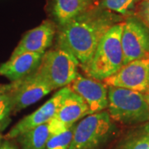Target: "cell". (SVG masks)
<instances>
[{"label":"cell","instance_id":"obj_1","mask_svg":"<svg viewBox=\"0 0 149 149\" xmlns=\"http://www.w3.org/2000/svg\"><path fill=\"white\" fill-rule=\"evenodd\" d=\"M123 21V16L104 10L97 4L57 27L56 46L70 52L84 70L105 33Z\"/></svg>","mask_w":149,"mask_h":149},{"label":"cell","instance_id":"obj_2","mask_svg":"<svg viewBox=\"0 0 149 149\" xmlns=\"http://www.w3.org/2000/svg\"><path fill=\"white\" fill-rule=\"evenodd\" d=\"M123 22L110 27L100 42L91 61L83 70L88 77L103 81L117 73L123 65Z\"/></svg>","mask_w":149,"mask_h":149},{"label":"cell","instance_id":"obj_3","mask_svg":"<svg viewBox=\"0 0 149 149\" xmlns=\"http://www.w3.org/2000/svg\"><path fill=\"white\" fill-rule=\"evenodd\" d=\"M108 113L114 122L139 125L149 121V105L143 93L108 86Z\"/></svg>","mask_w":149,"mask_h":149},{"label":"cell","instance_id":"obj_4","mask_svg":"<svg viewBox=\"0 0 149 149\" xmlns=\"http://www.w3.org/2000/svg\"><path fill=\"white\" fill-rule=\"evenodd\" d=\"M118 128L107 111L87 115L74 126L68 149H103Z\"/></svg>","mask_w":149,"mask_h":149},{"label":"cell","instance_id":"obj_5","mask_svg":"<svg viewBox=\"0 0 149 149\" xmlns=\"http://www.w3.org/2000/svg\"><path fill=\"white\" fill-rule=\"evenodd\" d=\"M79 62L64 48L56 47L43 55L37 72L52 91L61 89L73 81L78 74Z\"/></svg>","mask_w":149,"mask_h":149},{"label":"cell","instance_id":"obj_6","mask_svg":"<svg viewBox=\"0 0 149 149\" xmlns=\"http://www.w3.org/2000/svg\"><path fill=\"white\" fill-rule=\"evenodd\" d=\"M52 91L51 87L38 74L37 70L8 85H0V94L10 97L13 112H18L32 105Z\"/></svg>","mask_w":149,"mask_h":149},{"label":"cell","instance_id":"obj_7","mask_svg":"<svg viewBox=\"0 0 149 149\" xmlns=\"http://www.w3.org/2000/svg\"><path fill=\"white\" fill-rule=\"evenodd\" d=\"M121 44L123 65L149 57V28L134 15L126 17L123 22Z\"/></svg>","mask_w":149,"mask_h":149},{"label":"cell","instance_id":"obj_8","mask_svg":"<svg viewBox=\"0 0 149 149\" xmlns=\"http://www.w3.org/2000/svg\"><path fill=\"white\" fill-rule=\"evenodd\" d=\"M103 82L107 86L124 88L144 94L149 90V57L123 65L117 73Z\"/></svg>","mask_w":149,"mask_h":149},{"label":"cell","instance_id":"obj_9","mask_svg":"<svg viewBox=\"0 0 149 149\" xmlns=\"http://www.w3.org/2000/svg\"><path fill=\"white\" fill-rule=\"evenodd\" d=\"M70 91V90L68 86L60 89L42 106L17 123L11 128L10 131L6 134V139H17L22 134L27 133L33 128L47 123L52 118L55 117L59 108Z\"/></svg>","mask_w":149,"mask_h":149},{"label":"cell","instance_id":"obj_10","mask_svg":"<svg viewBox=\"0 0 149 149\" xmlns=\"http://www.w3.org/2000/svg\"><path fill=\"white\" fill-rule=\"evenodd\" d=\"M68 87L83 99L91 114L105 111L108 107V86L103 81L78 73Z\"/></svg>","mask_w":149,"mask_h":149},{"label":"cell","instance_id":"obj_11","mask_svg":"<svg viewBox=\"0 0 149 149\" xmlns=\"http://www.w3.org/2000/svg\"><path fill=\"white\" fill-rule=\"evenodd\" d=\"M90 110L83 99L70 91L65 98L53 118L48 123L51 135L62 133L82 118L90 115Z\"/></svg>","mask_w":149,"mask_h":149},{"label":"cell","instance_id":"obj_12","mask_svg":"<svg viewBox=\"0 0 149 149\" xmlns=\"http://www.w3.org/2000/svg\"><path fill=\"white\" fill-rule=\"evenodd\" d=\"M57 26L52 20H45L39 26L27 32L13 50L10 57L22 53H45L52 44Z\"/></svg>","mask_w":149,"mask_h":149},{"label":"cell","instance_id":"obj_13","mask_svg":"<svg viewBox=\"0 0 149 149\" xmlns=\"http://www.w3.org/2000/svg\"><path fill=\"white\" fill-rule=\"evenodd\" d=\"M44 53L26 52L15 57H10L8 61L0 65V74L12 81L22 79L32 74L39 67Z\"/></svg>","mask_w":149,"mask_h":149},{"label":"cell","instance_id":"obj_14","mask_svg":"<svg viewBox=\"0 0 149 149\" xmlns=\"http://www.w3.org/2000/svg\"><path fill=\"white\" fill-rule=\"evenodd\" d=\"M96 0H51L50 11L58 27L97 5Z\"/></svg>","mask_w":149,"mask_h":149},{"label":"cell","instance_id":"obj_15","mask_svg":"<svg viewBox=\"0 0 149 149\" xmlns=\"http://www.w3.org/2000/svg\"><path fill=\"white\" fill-rule=\"evenodd\" d=\"M116 149H149V121L129 131Z\"/></svg>","mask_w":149,"mask_h":149},{"label":"cell","instance_id":"obj_16","mask_svg":"<svg viewBox=\"0 0 149 149\" xmlns=\"http://www.w3.org/2000/svg\"><path fill=\"white\" fill-rule=\"evenodd\" d=\"M51 136L48 123L40 125L17 139L22 149H46L48 139Z\"/></svg>","mask_w":149,"mask_h":149},{"label":"cell","instance_id":"obj_17","mask_svg":"<svg viewBox=\"0 0 149 149\" xmlns=\"http://www.w3.org/2000/svg\"><path fill=\"white\" fill-rule=\"evenodd\" d=\"M137 0H102L100 8L119 15H127L133 8Z\"/></svg>","mask_w":149,"mask_h":149},{"label":"cell","instance_id":"obj_18","mask_svg":"<svg viewBox=\"0 0 149 149\" xmlns=\"http://www.w3.org/2000/svg\"><path fill=\"white\" fill-rule=\"evenodd\" d=\"M74 126L62 133L51 135L46 145V149H68L73 137Z\"/></svg>","mask_w":149,"mask_h":149},{"label":"cell","instance_id":"obj_19","mask_svg":"<svg viewBox=\"0 0 149 149\" xmlns=\"http://www.w3.org/2000/svg\"><path fill=\"white\" fill-rule=\"evenodd\" d=\"M134 16L140 19L149 28V0H140L136 3Z\"/></svg>","mask_w":149,"mask_h":149},{"label":"cell","instance_id":"obj_20","mask_svg":"<svg viewBox=\"0 0 149 149\" xmlns=\"http://www.w3.org/2000/svg\"><path fill=\"white\" fill-rule=\"evenodd\" d=\"M13 112V104L8 95L0 94V121L5 119Z\"/></svg>","mask_w":149,"mask_h":149},{"label":"cell","instance_id":"obj_21","mask_svg":"<svg viewBox=\"0 0 149 149\" xmlns=\"http://www.w3.org/2000/svg\"><path fill=\"white\" fill-rule=\"evenodd\" d=\"M0 149H17V148L8 141H5L0 145Z\"/></svg>","mask_w":149,"mask_h":149},{"label":"cell","instance_id":"obj_22","mask_svg":"<svg viewBox=\"0 0 149 149\" xmlns=\"http://www.w3.org/2000/svg\"><path fill=\"white\" fill-rule=\"evenodd\" d=\"M144 97H145V100H146V101L148 102V104L149 105V90L147 92H145L143 94Z\"/></svg>","mask_w":149,"mask_h":149},{"label":"cell","instance_id":"obj_23","mask_svg":"<svg viewBox=\"0 0 149 149\" xmlns=\"http://www.w3.org/2000/svg\"><path fill=\"white\" fill-rule=\"evenodd\" d=\"M139 1H140V0H137V2H139ZM137 2H136V3H137Z\"/></svg>","mask_w":149,"mask_h":149},{"label":"cell","instance_id":"obj_24","mask_svg":"<svg viewBox=\"0 0 149 149\" xmlns=\"http://www.w3.org/2000/svg\"><path fill=\"white\" fill-rule=\"evenodd\" d=\"M0 128H1V124H0Z\"/></svg>","mask_w":149,"mask_h":149}]
</instances>
